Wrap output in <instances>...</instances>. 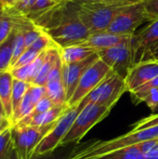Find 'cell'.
<instances>
[{
  "instance_id": "f6af8a7d",
  "label": "cell",
  "mask_w": 158,
  "mask_h": 159,
  "mask_svg": "<svg viewBox=\"0 0 158 159\" xmlns=\"http://www.w3.org/2000/svg\"><path fill=\"white\" fill-rule=\"evenodd\" d=\"M7 117L4 115V114H2V113H0V122H2V121H4L5 119H7Z\"/></svg>"
},
{
  "instance_id": "52a82bcc",
  "label": "cell",
  "mask_w": 158,
  "mask_h": 159,
  "mask_svg": "<svg viewBox=\"0 0 158 159\" xmlns=\"http://www.w3.org/2000/svg\"><path fill=\"white\" fill-rule=\"evenodd\" d=\"M54 123L43 127L20 126L11 127L14 148L19 159H31L42 139L52 129Z\"/></svg>"
},
{
  "instance_id": "4316f807",
  "label": "cell",
  "mask_w": 158,
  "mask_h": 159,
  "mask_svg": "<svg viewBox=\"0 0 158 159\" xmlns=\"http://www.w3.org/2000/svg\"><path fill=\"white\" fill-rule=\"evenodd\" d=\"M26 48H27L25 46L23 32L16 29V34H15V38H14V48H13V58H12L11 66L20 57V55L25 51Z\"/></svg>"
},
{
  "instance_id": "1f68e13d",
  "label": "cell",
  "mask_w": 158,
  "mask_h": 159,
  "mask_svg": "<svg viewBox=\"0 0 158 159\" xmlns=\"http://www.w3.org/2000/svg\"><path fill=\"white\" fill-rule=\"evenodd\" d=\"M148 21L158 20V0H142Z\"/></svg>"
},
{
  "instance_id": "ab89813d",
  "label": "cell",
  "mask_w": 158,
  "mask_h": 159,
  "mask_svg": "<svg viewBox=\"0 0 158 159\" xmlns=\"http://www.w3.org/2000/svg\"><path fill=\"white\" fill-rule=\"evenodd\" d=\"M11 127H12L11 121H10L8 118H7V119H5L4 121L0 122V134H1L2 132H4L6 129L11 128Z\"/></svg>"
},
{
  "instance_id": "7a4b0ae2",
  "label": "cell",
  "mask_w": 158,
  "mask_h": 159,
  "mask_svg": "<svg viewBox=\"0 0 158 159\" xmlns=\"http://www.w3.org/2000/svg\"><path fill=\"white\" fill-rule=\"evenodd\" d=\"M158 139V126L143 129H132L127 134L108 141L95 140L88 143L74 146L72 155L68 159H92L105 154L130 147L143 142Z\"/></svg>"
},
{
  "instance_id": "7402d4cb",
  "label": "cell",
  "mask_w": 158,
  "mask_h": 159,
  "mask_svg": "<svg viewBox=\"0 0 158 159\" xmlns=\"http://www.w3.org/2000/svg\"><path fill=\"white\" fill-rule=\"evenodd\" d=\"M64 0H35L26 18L34 21Z\"/></svg>"
},
{
  "instance_id": "ac0fdd59",
  "label": "cell",
  "mask_w": 158,
  "mask_h": 159,
  "mask_svg": "<svg viewBox=\"0 0 158 159\" xmlns=\"http://www.w3.org/2000/svg\"><path fill=\"white\" fill-rule=\"evenodd\" d=\"M60 57H61L60 48L58 46H54L47 49L44 62L33 85H37V86H42V87L46 86L48 75Z\"/></svg>"
},
{
  "instance_id": "d6a6232c",
  "label": "cell",
  "mask_w": 158,
  "mask_h": 159,
  "mask_svg": "<svg viewBox=\"0 0 158 159\" xmlns=\"http://www.w3.org/2000/svg\"><path fill=\"white\" fill-rule=\"evenodd\" d=\"M154 88H158V76L155 77L154 79H152L151 81H149L148 83H146L145 85L142 86L140 89H138L137 90L133 91L132 93H130L132 101L135 104H137V102L139 101V99L144 95L146 92H148L150 89H154Z\"/></svg>"
},
{
  "instance_id": "f1b7e54d",
  "label": "cell",
  "mask_w": 158,
  "mask_h": 159,
  "mask_svg": "<svg viewBox=\"0 0 158 159\" xmlns=\"http://www.w3.org/2000/svg\"><path fill=\"white\" fill-rule=\"evenodd\" d=\"M41 52H38L33 48H26L25 51L20 55V57L15 61V63L11 66L10 69H13V68H19V67H21V66H25L27 64H30L32 63L37 57L38 55L40 54Z\"/></svg>"
},
{
  "instance_id": "83f0119b",
  "label": "cell",
  "mask_w": 158,
  "mask_h": 159,
  "mask_svg": "<svg viewBox=\"0 0 158 159\" xmlns=\"http://www.w3.org/2000/svg\"><path fill=\"white\" fill-rule=\"evenodd\" d=\"M54 106H57V105H55V104L53 103V102L46 95V96H44V97L36 103V105L34 106V108L33 109V111H32L26 117H24L23 119L32 118V117H34V116H37V115H40V114H42V113H45V112L48 111L49 109H51V108L54 107ZM21 120H22V119H21Z\"/></svg>"
},
{
  "instance_id": "ba28073f",
  "label": "cell",
  "mask_w": 158,
  "mask_h": 159,
  "mask_svg": "<svg viewBox=\"0 0 158 159\" xmlns=\"http://www.w3.org/2000/svg\"><path fill=\"white\" fill-rule=\"evenodd\" d=\"M144 21L148 20L141 0L125 7L112 21L107 32L119 35H132Z\"/></svg>"
},
{
  "instance_id": "5bb4252c",
  "label": "cell",
  "mask_w": 158,
  "mask_h": 159,
  "mask_svg": "<svg viewBox=\"0 0 158 159\" xmlns=\"http://www.w3.org/2000/svg\"><path fill=\"white\" fill-rule=\"evenodd\" d=\"M130 36L131 35H119V34H112L106 31V32H102V33L95 34H91L82 44L94 48L98 52L100 50L115 47Z\"/></svg>"
},
{
  "instance_id": "60d3db41",
  "label": "cell",
  "mask_w": 158,
  "mask_h": 159,
  "mask_svg": "<svg viewBox=\"0 0 158 159\" xmlns=\"http://www.w3.org/2000/svg\"><path fill=\"white\" fill-rule=\"evenodd\" d=\"M4 1V6H5V8H13L16 4L18 3L19 0H3Z\"/></svg>"
},
{
  "instance_id": "9a60e30c",
  "label": "cell",
  "mask_w": 158,
  "mask_h": 159,
  "mask_svg": "<svg viewBox=\"0 0 158 159\" xmlns=\"http://www.w3.org/2000/svg\"><path fill=\"white\" fill-rule=\"evenodd\" d=\"M68 108V105H57L49 109L48 111L37 115L29 119H22L18 122L16 125L20 126H34V127H43L55 123L60 116L64 113ZM15 126V125H14Z\"/></svg>"
},
{
  "instance_id": "7bdbcfd3",
  "label": "cell",
  "mask_w": 158,
  "mask_h": 159,
  "mask_svg": "<svg viewBox=\"0 0 158 159\" xmlns=\"http://www.w3.org/2000/svg\"><path fill=\"white\" fill-rule=\"evenodd\" d=\"M5 11H6L5 7H4L3 5L0 4V21H1V20H2V18H3V16H4V14H5Z\"/></svg>"
},
{
  "instance_id": "f35d334b",
  "label": "cell",
  "mask_w": 158,
  "mask_h": 159,
  "mask_svg": "<svg viewBox=\"0 0 158 159\" xmlns=\"http://www.w3.org/2000/svg\"><path fill=\"white\" fill-rule=\"evenodd\" d=\"M157 61L158 62V42L144 55L142 61Z\"/></svg>"
},
{
  "instance_id": "8fae6325",
  "label": "cell",
  "mask_w": 158,
  "mask_h": 159,
  "mask_svg": "<svg viewBox=\"0 0 158 159\" xmlns=\"http://www.w3.org/2000/svg\"><path fill=\"white\" fill-rule=\"evenodd\" d=\"M158 42V20L150 21L149 25L131 35L132 66L140 63L144 55Z\"/></svg>"
},
{
  "instance_id": "6da1fadb",
  "label": "cell",
  "mask_w": 158,
  "mask_h": 159,
  "mask_svg": "<svg viewBox=\"0 0 158 159\" xmlns=\"http://www.w3.org/2000/svg\"><path fill=\"white\" fill-rule=\"evenodd\" d=\"M79 6L64 0L34 21L60 48L84 43L90 34L78 15Z\"/></svg>"
},
{
  "instance_id": "5b68a950",
  "label": "cell",
  "mask_w": 158,
  "mask_h": 159,
  "mask_svg": "<svg viewBox=\"0 0 158 159\" xmlns=\"http://www.w3.org/2000/svg\"><path fill=\"white\" fill-rule=\"evenodd\" d=\"M112 109L97 104L86 105L78 114L68 133L61 142L60 147L75 145L99 122L104 119Z\"/></svg>"
},
{
  "instance_id": "7c38bea8",
  "label": "cell",
  "mask_w": 158,
  "mask_h": 159,
  "mask_svg": "<svg viewBox=\"0 0 158 159\" xmlns=\"http://www.w3.org/2000/svg\"><path fill=\"white\" fill-rule=\"evenodd\" d=\"M156 76H158L157 61H142L133 65L125 78L127 92L132 93Z\"/></svg>"
},
{
  "instance_id": "277c9868",
  "label": "cell",
  "mask_w": 158,
  "mask_h": 159,
  "mask_svg": "<svg viewBox=\"0 0 158 159\" xmlns=\"http://www.w3.org/2000/svg\"><path fill=\"white\" fill-rule=\"evenodd\" d=\"M125 92H127L125 79L111 71L107 76L81 101L78 105L82 109L89 103L113 109Z\"/></svg>"
},
{
  "instance_id": "484cf974",
  "label": "cell",
  "mask_w": 158,
  "mask_h": 159,
  "mask_svg": "<svg viewBox=\"0 0 158 159\" xmlns=\"http://www.w3.org/2000/svg\"><path fill=\"white\" fill-rule=\"evenodd\" d=\"M14 29H15V26H14L13 19L7 15V10H6L0 21V45L4 43L10 36Z\"/></svg>"
},
{
  "instance_id": "603a6c76",
  "label": "cell",
  "mask_w": 158,
  "mask_h": 159,
  "mask_svg": "<svg viewBox=\"0 0 158 159\" xmlns=\"http://www.w3.org/2000/svg\"><path fill=\"white\" fill-rule=\"evenodd\" d=\"M31 84L24 82V81H20L18 79L13 80V89H12V112L13 114L17 111V109L19 108L21 101L23 100L28 89L30 88ZM12 114V115H13Z\"/></svg>"
},
{
  "instance_id": "cb8c5ba5",
  "label": "cell",
  "mask_w": 158,
  "mask_h": 159,
  "mask_svg": "<svg viewBox=\"0 0 158 159\" xmlns=\"http://www.w3.org/2000/svg\"><path fill=\"white\" fill-rule=\"evenodd\" d=\"M14 149L11 128H9L0 134V159L8 158Z\"/></svg>"
},
{
  "instance_id": "bcb514c9",
  "label": "cell",
  "mask_w": 158,
  "mask_h": 159,
  "mask_svg": "<svg viewBox=\"0 0 158 159\" xmlns=\"http://www.w3.org/2000/svg\"><path fill=\"white\" fill-rule=\"evenodd\" d=\"M0 113L4 114L5 115V111H4V108H3V105H2V102H1V99H0ZM6 116V115H5Z\"/></svg>"
},
{
  "instance_id": "e0dca14e",
  "label": "cell",
  "mask_w": 158,
  "mask_h": 159,
  "mask_svg": "<svg viewBox=\"0 0 158 159\" xmlns=\"http://www.w3.org/2000/svg\"><path fill=\"white\" fill-rule=\"evenodd\" d=\"M14 77L10 71L0 72V99L6 116L10 120L12 116V89Z\"/></svg>"
},
{
  "instance_id": "4dcf8cb0",
  "label": "cell",
  "mask_w": 158,
  "mask_h": 159,
  "mask_svg": "<svg viewBox=\"0 0 158 159\" xmlns=\"http://www.w3.org/2000/svg\"><path fill=\"white\" fill-rule=\"evenodd\" d=\"M54 46H57V45L52 41V39L45 32H42L41 35L35 40V42L30 47V48H33L38 52H43Z\"/></svg>"
},
{
  "instance_id": "4fadbf2b",
  "label": "cell",
  "mask_w": 158,
  "mask_h": 159,
  "mask_svg": "<svg viewBox=\"0 0 158 159\" xmlns=\"http://www.w3.org/2000/svg\"><path fill=\"white\" fill-rule=\"evenodd\" d=\"M98 53L90 56L89 58L74 63L65 64L63 63L62 66V82L65 89L66 93V101L67 103L71 100L72 96L74 95L75 89L79 83L81 76L83 75L84 72L95 61L99 59Z\"/></svg>"
},
{
  "instance_id": "44dd1931",
  "label": "cell",
  "mask_w": 158,
  "mask_h": 159,
  "mask_svg": "<svg viewBox=\"0 0 158 159\" xmlns=\"http://www.w3.org/2000/svg\"><path fill=\"white\" fill-rule=\"evenodd\" d=\"M92 159H146L137 145L119 149Z\"/></svg>"
},
{
  "instance_id": "8992f818",
  "label": "cell",
  "mask_w": 158,
  "mask_h": 159,
  "mask_svg": "<svg viewBox=\"0 0 158 159\" xmlns=\"http://www.w3.org/2000/svg\"><path fill=\"white\" fill-rule=\"evenodd\" d=\"M82 108L77 104L76 106H68L60 118L54 123L52 129L42 139L34 152V156H40L51 153L60 147L61 142L68 133L74 121L80 113Z\"/></svg>"
},
{
  "instance_id": "d4e9b609",
  "label": "cell",
  "mask_w": 158,
  "mask_h": 159,
  "mask_svg": "<svg viewBox=\"0 0 158 159\" xmlns=\"http://www.w3.org/2000/svg\"><path fill=\"white\" fill-rule=\"evenodd\" d=\"M75 145H69L64 147H59L55 151L40 156H34L31 159H68L72 155Z\"/></svg>"
},
{
  "instance_id": "74e56055",
  "label": "cell",
  "mask_w": 158,
  "mask_h": 159,
  "mask_svg": "<svg viewBox=\"0 0 158 159\" xmlns=\"http://www.w3.org/2000/svg\"><path fill=\"white\" fill-rule=\"evenodd\" d=\"M137 147L145 156L148 153H150L151 151H153L154 149H156V147H158V139H154V140H149V141L143 142L142 143L137 144Z\"/></svg>"
},
{
  "instance_id": "3957f363",
  "label": "cell",
  "mask_w": 158,
  "mask_h": 159,
  "mask_svg": "<svg viewBox=\"0 0 158 159\" xmlns=\"http://www.w3.org/2000/svg\"><path fill=\"white\" fill-rule=\"evenodd\" d=\"M131 4H83L78 5V15L90 35L106 32L115 18Z\"/></svg>"
},
{
  "instance_id": "30bf717a",
  "label": "cell",
  "mask_w": 158,
  "mask_h": 159,
  "mask_svg": "<svg viewBox=\"0 0 158 159\" xmlns=\"http://www.w3.org/2000/svg\"><path fill=\"white\" fill-rule=\"evenodd\" d=\"M130 39L131 36L115 47L97 52L100 59L104 61L113 72L124 79L132 67Z\"/></svg>"
},
{
  "instance_id": "f546056e",
  "label": "cell",
  "mask_w": 158,
  "mask_h": 159,
  "mask_svg": "<svg viewBox=\"0 0 158 159\" xmlns=\"http://www.w3.org/2000/svg\"><path fill=\"white\" fill-rule=\"evenodd\" d=\"M140 102H145L153 112L156 111L158 109V88H154L142 95L137 102V104Z\"/></svg>"
},
{
  "instance_id": "7dc6e473",
  "label": "cell",
  "mask_w": 158,
  "mask_h": 159,
  "mask_svg": "<svg viewBox=\"0 0 158 159\" xmlns=\"http://www.w3.org/2000/svg\"><path fill=\"white\" fill-rule=\"evenodd\" d=\"M0 4L4 6V1H3V0H0ZM4 7H5V6H4Z\"/></svg>"
},
{
  "instance_id": "9c48e42d",
  "label": "cell",
  "mask_w": 158,
  "mask_h": 159,
  "mask_svg": "<svg viewBox=\"0 0 158 159\" xmlns=\"http://www.w3.org/2000/svg\"><path fill=\"white\" fill-rule=\"evenodd\" d=\"M111 68L100 58L95 61L83 74L74 95L68 102V106H76L91 92L111 72Z\"/></svg>"
},
{
  "instance_id": "d6986e66",
  "label": "cell",
  "mask_w": 158,
  "mask_h": 159,
  "mask_svg": "<svg viewBox=\"0 0 158 159\" xmlns=\"http://www.w3.org/2000/svg\"><path fill=\"white\" fill-rule=\"evenodd\" d=\"M16 34V28L10 34V36L0 45V72L10 71L12 58H13V48L14 38Z\"/></svg>"
},
{
  "instance_id": "836d02e7",
  "label": "cell",
  "mask_w": 158,
  "mask_h": 159,
  "mask_svg": "<svg viewBox=\"0 0 158 159\" xmlns=\"http://www.w3.org/2000/svg\"><path fill=\"white\" fill-rule=\"evenodd\" d=\"M42 32L43 31L39 27H37L35 24L33 27H31L30 29H28V30H26V31L23 32V34H24L25 46H26L27 48H30L35 42V40L41 35Z\"/></svg>"
},
{
  "instance_id": "ffe728a7",
  "label": "cell",
  "mask_w": 158,
  "mask_h": 159,
  "mask_svg": "<svg viewBox=\"0 0 158 159\" xmlns=\"http://www.w3.org/2000/svg\"><path fill=\"white\" fill-rule=\"evenodd\" d=\"M47 96L53 102L55 105H67L66 93L62 80L51 81L46 84Z\"/></svg>"
},
{
  "instance_id": "d590c367",
  "label": "cell",
  "mask_w": 158,
  "mask_h": 159,
  "mask_svg": "<svg viewBox=\"0 0 158 159\" xmlns=\"http://www.w3.org/2000/svg\"><path fill=\"white\" fill-rule=\"evenodd\" d=\"M77 5L83 4H133L141 0H72Z\"/></svg>"
},
{
  "instance_id": "2e32d148",
  "label": "cell",
  "mask_w": 158,
  "mask_h": 159,
  "mask_svg": "<svg viewBox=\"0 0 158 159\" xmlns=\"http://www.w3.org/2000/svg\"><path fill=\"white\" fill-rule=\"evenodd\" d=\"M95 53H97V51L94 48H89L84 44L73 45L60 48L61 59L65 64L82 61L94 55Z\"/></svg>"
},
{
  "instance_id": "ee69618b",
  "label": "cell",
  "mask_w": 158,
  "mask_h": 159,
  "mask_svg": "<svg viewBox=\"0 0 158 159\" xmlns=\"http://www.w3.org/2000/svg\"><path fill=\"white\" fill-rule=\"evenodd\" d=\"M7 159H19V157H18L17 152H16V150H15V149H14V151L12 152V154L10 155V157H9Z\"/></svg>"
},
{
  "instance_id": "b9f144b4",
  "label": "cell",
  "mask_w": 158,
  "mask_h": 159,
  "mask_svg": "<svg viewBox=\"0 0 158 159\" xmlns=\"http://www.w3.org/2000/svg\"><path fill=\"white\" fill-rule=\"evenodd\" d=\"M145 157L146 159H158V147L145 155Z\"/></svg>"
},
{
  "instance_id": "8d00e7d4",
  "label": "cell",
  "mask_w": 158,
  "mask_h": 159,
  "mask_svg": "<svg viewBox=\"0 0 158 159\" xmlns=\"http://www.w3.org/2000/svg\"><path fill=\"white\" fill-rule=\"evenodd\" d=\"M34 2H35V0H19L13 8H15L20 14L26 17L28 15L29 11L31 10L32 7L34 6Z\"/></svg>"
},
{
  "instance_id": "e575fe53",
  "label": "cell",
  "mask_w": 158,
  "mask_h": 159,
  "mask_svg": "<svg viewBox=\"0 0 158 159\" xmlns=\"http://www.w3.org/2000/svg\"><path fill=\"white\" fill-rule=\"evenodd\" d=\"M158 126V114L157 115H151L145 118L141 119L137 123L133 125L132 129H143L151 127Z\"/></svg>"
}]
</instances>
